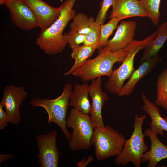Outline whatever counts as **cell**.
<instances>
[{
	"mask_svg": "<svg viewBox=\"0 0 167 167\" xmlns=\"http://www.w3.org/2000/svg\"><path fill=\"white\" fill-rule=\"evenodd\" d=\"M144 133L150 139L151 146L143 155L141 163L148 162L147 167H156L161 160L167 158V146L161 142L150 128H147Z\"/></svg>",
	"mask_w": 167,
	"mask_h": 167,
	"instance_id": "9a60e30c",
	"label": "cell"
},
{
	"mask_svg": "<svg viewBox=\"0 0 167 167\" xmlns=\"http://www.w3.org/2000/svg\"><path fill=\"white\" fill-rule=\"evenodd\" d=\"M68 44L73 49L84 43L85 35L70 30L66 32Z\"/></svg>",
	"mask_w": 167,
	"mask_h": 167,
	"instance_id": "484cf974",
	"label": "cell"
},
{
	"mask_svg": "<svg viewBox=\"0 0 167 167\" xmlns=\"http://www.w3.org/2000/svg\"><path fill=\"white\" fill-rule=\"evenodd\" d=\"M166 120L167 121V115L166 116V117L165 118Z\"/></svg>",
	"mask_w": 167,
	"mask_h": 167,
	"instance_id": "1f68e13d",
	"label": "cell"
},
{
	"mask_svg": "<svg viewBox=\"0 0 167 167\" xmlns=\"http://www.w3.org/2000/svg\"><path fill=\"white\" fill-rule=\"evenodd\" d=\"M9 121L3 106L0 104V130L4 129L8 125Z\"/></svg>",
	"mask_w": 167,
	"mask_h": 167,
	"instance_id": "83f0119b",
	"label": "cell"
},
{
	"mask_svg": "<svg viewBox=\"0 0 167 167\" xmlns=\"http://www.w3.org/2000/svg\"><path fill=\"white\" fill-rule=\"evenodd\" d=\"M70 30L86 35L90 30L92 25L95 21L94 18H88L84 14L79 13L72 19Z\"/></svg>",
	"mask_w": 167,
	"mask_h": 167,
	"instance_id": "7402d4cb",
	"label": "cell"
},
{
	"mask_svg": "<svg viewBox=\"0 0 167 167\" xmlns=\"http://www.w3.org/2000/svg\"><path fill=\"white\" fill-rule=\"evenodd\" d=\"M156 85L157 95L155 103L167 111V68L159 75Z\"/></svg>",
	"mask_w": 167,
	"mask_h": 167,
	"instance_id": "44dd1931",
	"label": "cell"
},
{
	"mask_svg": "<svg viewBox=\"0 0 167 167\" xmlns=\"http://www.w3.org/2000/svg\"><path fill=\"white\" fill-rule=\"evenodd\" d=\"M97 49L96 46L83 44L72 49L71 57L75 60V63L70 69L64 73V75H72L76 70L84 64Z\"/></svg>",
	"mask_w": 167,
	"mask_h": 167,
	"instance_id": "ffe728a7",
	"label": "cell"
},
{
	"mask_svg": "<svg viewBox=\"0 0 167 167\" xmlns=\"http://www.w3.org/2000/svg\"><path fill=\"white\" fill-rule=\"evenodd\" d=\"M127 54L125 48L113 52L105 46L99 49L98 55L87 60L72 75L86 82L102 76L110 77L113 71V66L117 62H122Z\"/></svg>",
	"mask_w": 167,
	"mask_h": 167,
	"instance_id": "7a4b0ae2",
	"label": "cell"
},
{
	"mask_svg": "<svg viewBox=\"0 0 167 167\" xmlns=\"http://www.w3.org/2000/svg\"><path fill=\"white\" fill-rule=\"evenodd\" d=\"M155 32V36L144 49L140 61V64L158 55L159 52L167 40V22H165L160 25Z\"/></svg>",
	"mask_w": 167,
	"mask_h": 167,
	"instance_id": "d6986e66",
	"label": "cell"
},
{
	"mask_svg": "<svg viewBox=\"0 0 167 167\" xmlns=\"http://www.w3.org/2000/svg\"><path fill=\"white\" fill-rule=\"evenodd\" d=\"M100 33V25L97 24L95 21L93 23L90 31L85 35L83 44L96 46L99 49Z\"/></svg>",
	"mask_w": 167,
	"mask_h": 167,
	"instance_id": "d4e9b609",
	"label": "cell"
},
{
	"mask_svg": "<svg viewBox=\"0 0 167 167\" xmlns=\"http://www.w3.org/2000/svg\"><path fill=\"white\" fill-rule=\"evenodd\" d=\"M7 0H0V4L1 5H4Z\"/></svg>",
	"mask_w": 167,
	"mask_h": 167,
	"instance_id": "4dcf8cb0",
	"label": "cell"
},
{
	"mask_svg": "<svg viewBox=\"0 0 167 167\" xmlns=\"http://www.w3.org/2000/svg\"><path fill=\"white\" fill-rule=\"evenodd\" d=\"M72 88V85L67 83L64 86L62 94L57 98L50 99L37 97L32 99L30 102L33 107H41L45 110L48 115V123L53 122L57 124L68 141L71 138V134L67 128L66 117Z\"/></svg>",
	"mask_w": 167,
	"mask_h": 167,
	"instance_id": "3957f363",
	"label": "cell"
},
{
	"mask_svg": "<svg viewBox=\"0 0 167 167\" xmlns=\"http://www.w3.org/2000/svg\"><path fill=\"white\" fill-rule=\"evenodd\" d=\"M161 60V58L157 55L140 64L138 68L134 70L128 81L118 94V96H127L131 94L138 82L148 75Z\"/></svg>",
	"mask_w": 167,
	"mask_h": 167,
	"instance_id": "2e32d148",
	"label": "cell"
},
{
	"mask_svg": "<svg viewBox=\"0 0 167 167\" xmlns=\"http://www.w3.org/2000/svg\"><path fill=\"white\" fill-rule=\"evenodd\" d=\"M67 127L71 128L72 133L68 141L72 151L88 149L91 146V139L95 128L89 114L73 108L71 109L66 119Z\"/></svg>",
	"mask_w": 167,
	"mask_h": 167,
	"instance_id": "8992f818",
	"label": "cell"
},
{
	"mask_svg": "<svg viewBox=\"0 0 167 167\" xmlns=\"http://www.w3.org/2000/svg\"><path fill=\"white\" fill-rule=\"evenodd\" d=\"M27 95V92L22 86L10 84L5 87L0 104L5 108L9 122L14 124L20 122V107Z\"/></svg>",
	"mask_w": 167,
	"mask_h": 167,
	"instance_id": "ba28073f",
	"label": "cell"
},
{
	"mask_svg": "<svg viewBox=\"0 0 167 167\" xmlns=\"http://www.w3.org/2000/svg\"><path fill=\"white\" fill-rule=\"evenodd\" d=\"M120 21L118 18L113 17L106 24L100 25L99 49L107 45L109 37L117 27Z\"/></svg>",
	"mask_w": 167,
	"mask_h": 167,
	"instance_id": "cb8c5ba5",
	"label": "cell"
},
{
	"mask_svg": "<svg viewBox=\"0 0 167 167\" xmlns=\"http://www.w3.org/2000/svg\"><path fill=\"white\" fill-rule=\"evenodd\" d=\"M32 10L36 18L40 32L49 28L58 17L62 10V4L54 7L43 0H21Z\"/></svg>",
	"mask_w": 167,
	"mask_h": 167,
	"instance_id": "8fae6325",
	"label": "cell"
},
{
	"mask_svg": "<svg viewBox=\"0 0 167 167\" xmlns=\"http://www.w3.org/2000/svg\"><path fill=\"white\" fill-rule=\"evenodd\" d=\"M155 35V32L142 40H134L126 48L127 55L121 65L113 71L105 84V89L108 92L115 95L119 94L125 81L129 79L135 69L134 64L136 55L139 50L144 49Z\"/></svg>",
	"mask_w": 167,
	"mask_h": 167,
	"instance_id": "5b68a950",
	"label": "cell"
},
{
	"mask_svg": "<svg viewBox=\"0 0 167 167\" xmlns=\"http://www.w3.org/2000/svg\"><path fill=\"white\" fill-rule=\"evenodd\" d=\"M4 5L9 10L13 23L18 28L29 31L39 27L33 13L21 0H7Z\"/></svg>",
	"mask_w": 167,
	"mask_h": 167,
	"instance_id": "30bf717a",
	"label": "cell"
},
{
	"mask_svg": "<svg viewBox=\"0 0 167 167\" xmlns=\"http://www.w3.org/2000/svg\"><path fill=\"white\" fill-rule=\"evenodd\" d=\"M147 13L148 17L154 25L158 26L160 18V6L161 0H139Z\"/></svg>",
	"mask_w": 167,
	"mask_h": 167,
	"instance_id": "603a6c76",
	"label": "cell"
},
{
	"mask_svg": "<svg viewBox=\"0 0 167 167\" xmlns=\"http://www.w3.org/2000/svg\"><path fill=\"white\" fill-rule=\"evenodd\" d=\"M109 18L116 17L120 20L132 17H148L139 0H116L112 6Z\"/></svg>",
	"mask_w": 167,
	"mask_h": 167,
	"instance_id": "5bb4252c",
	"label": "cell"
},
{
	"mask_svg": "<svg viewBox=\"0 0 167 167\" xmlns=\"http://www.w3.org/2000/svg\"><path fill=\"white\" fill-rule=\"evenodd\" d=\"M146 114L139 116H134V130L130 138L126 140L123 148L120 153L114 160L118 166H124L131 162L136 167H140L141 160L144 153L149 148L146 144L142 126L146 117Z\"/></svg>",
	"mask_w": 167,
	"mask_h": 167,
	"instance_id": "277c9868",
	"label": "cell"
},
{
	"mask_svg": "<svg viewBox=\"0 0 167 167\" xmlns=\"http://www.w3.org/2000/svg\"><path fill=\"white\" fill-rule=\"evenodd\" d=\"M141 97L144 104L142 108L151 118L150 129L157 135L164 136V131H167V121L160 115V110L156 104L150 101L143 92L142 93Z\"/></svg>",
	"mask_w": 167,
	"mask_h": 167,
	"instance_id": "e0dca14e",
	"label": "cell"
},
{
	"mask_svg": "<svg viewBox=\"0 0 167 167\" xmlns=\"http://www.w3.org/2000/svg\"><path fill=\"white\" fill-rule=\"evenodd\" d=\"M94 160L93 156H90L88 158H85L76 163V166L78 167H85Z\"/></svg>",
	"mask_w": 167,
	"mask_h": 167,
	"instance_id": "f1b7e54d",
	"label": "cell"
},
{
	"mask_svg": "<svg viewBox=\"0 0 167 167\" xmlns=\"http://www.w3.org/2000/svg\"><path fill=\"white\" fill-rule=\"evenodd\" d=\"M15 156L12 154H3L0 155V163L1 164L3 162L7 161L10 159H12L14 158Z\"/></svg>",
	"mask_w": 167,
	"mask_h": 167,
	"instance_id": "f546056e",
	"label": "cell"
},
{
	"mask_svg": "<svg viewBox=\"0 0 167 167\" xmlns=\"http://www.w3.org/2000/svg\"><path fill=\"white\" fill-rule=\"evenodd\" d=\"M89 86L87 82L75 84L70 96L69 104L73 109L89 114L91 104L89 99Z\"/></svg>",
	"mask_w": 167,
	"mask_h": 167,
	"instance_id": "ac0fdd59",
	"label": "cell"
},
{
	"mask_svg": "<svg viewBox=\"0 0 167 167\" xmlns=\"http://www.w3.org/2000/svg\"><path fill=\"white\" fill-rule=\"evenodd\" d=\"M76 0H66L58 18L46 30L40 32L36 43L46 54L54 55L62 53L68 44L66 33L63 31L70 20L76 15L73 9Z\"/></svg>",
	"mask_w": 167,
	"mask_h": 167,
	"instance_id": "6da1fadb",
	"label": "cell"
},
{
	"mask_svg": "<svg viewBox=\"0 0 167 167\" xmlns=\"http://www.w3.org/2000/svg\"><path fill=\"white\" fill-rule=\"evenodd\" d=\"M116 0H102L100 3V8L98 13L95 22L101 25L106 19L107 12L111 6H112Z\"/></svg>",
	"mask_w": 167,
	"mask_h": 167,
	"instance_id": "4316f807",
	"label": "cell"
},
{
	"mask_svg": "<svg viewBox=\"0 0 167 167\" xmlns=\"http://www.w3.org/2000/svg\"><path fill=\"white\" fill-rule=\"evenodd\" d=\"M57 131H53L36 137L38 161L41 167L58 166L60 152L57 146Z\"/></svg>",
	"mask_w": 167,
	"mask_h": 167,
	"instance_id": "9c48e42d",
	"label": "cell"
},
{
	"mask_svg": "<svg viewBox=\"0 0 167 167\" xmlns=\"http://www.w3.org/2000/svg\"><path fill=\"white\" fill-rule=\"evenodd\" d=\"M137 24L134 21H122L118 26L113 37L109 40L106 46L113 52L126 48L135 40V31Z\"/></svg>",
	"mask_w": 167,
	"mask_h": 167,
	"instance_id": "4fadbf2b",
	"label": "cell"
},
{
	"mask_svg": "<svg viewBox=\"0 0 167 167\" xmlns=\"http://www.w3.org/2000/svg\"><path fill=\"white\" fill-rule=\"evenodd\" d=\"M89 86V96L92 100L89 113L91 120L95 129L105 126L102 115L105 103L109 99L106 92L101 88V77L92 80Z\"/></svg>",
	"mask_w": 167,
	"mask_h": 167,
	"instance_id": "7c38bea8",
	"label": "cell"
},
{
	"mask_svg": "<svg viewBox=\"0 0 167 167\" xmlns=\"http://www.w3.org/2000/svg\"><path fill=\"white\" fill-rule=\"evenodd\" d=\"M126 139L118 131L109 126L95 128L91 144L98 161L117 156L122 151Z\"/></svg>",
	"mask_w": 167,
	"mask_h": 167,
	"instance_id": "52a82bcc",
	"label": "cell"
}]
</instances>
